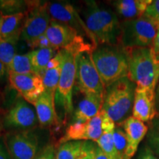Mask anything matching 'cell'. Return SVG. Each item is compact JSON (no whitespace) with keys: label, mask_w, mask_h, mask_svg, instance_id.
Returning a JSON list of instances; mask_svg holds the SVG:
<instances>
[{"label":"cell","mask_w":159,"mask_h":159,"mask_svg":"<svg viewBox=\"0 0 159 159\" xmlns=\"http://www.w3.org/2000/svg\"><path fill=\"white\" fill-rule=\"evenodd\" d=\"M145 15L153 21L159 23V0L152 1L147 8Z\"/></svg>","instance_id":"obj_31"},{"label":"cell","mask_w":159,"mask_h":159,"mask_svg":"<svg viewBox=\"0 0 159 159\" xmlns=\"http://www.w3.org/2000/svg\"><path fill=\"white\" fill-rule=\"evenodd\" d=\"M12 159H34L39 149V139L30 130L10 133L5 137Z\"/></svg>","instance_id":"obj_11"},{"label":"cell","mask_w":159,"mask_h":159,"mask_svg":"<svg viewBox=\"0 0 159 159\" xmlns=\"http://www.w3.org/2000/svg\"><path fill=\"white\" fill-rule=\"evenodd\" d=\"M18 41L19 40L0 39V61L6 66L16 55Z\"/></svg>","instance_id":"obj_27"},{"label":"cell","mask_w":159,"mask_h":159,"mask_svg":"<svg viewBox=\"0 0 159 159\" xmlns=\"http://www.w3.org/2000/svg\"><path fill=\"white\" fill-rule=\"evenodd\" d=\"M2 18H3V16L0 13V33H1V27H2Z\"/></svg>","instance_id":"obj_41"},{"label":"cell","mask_w":159,"mask_h":159,"mask_svg":"<svg viewBox=\"0 0 159 159\" xmlns=\"http://www.w3.org/2000/svg\"><path fill=\"white\" fill-rule=\"evenodd\" d=\"M3 126L8 128L27 130L39 122L36 112L22 97L17 99L2 117Z\"/></svg>","instance_id":"obj_12"},{"label":"cell","mask_w":159,"mask_h":159,"mask_svg":"<svg viewBox=\"0 0 159 159\" xmlns=\"http://www.w3.org/2000/svg\"><path fill=\"white\" fill-rule=\"evenodd\" d=\"M157 22L144 15L121 23L120 46L125 48L152 47L156 35Z\"/></svg>","instance_id":"obj_5"},{"label":"cell","mask_w":159,"mask_h":159,"mask_svg":"<svg viewBox=\"0 0 159 159\" xmlns=\"http://www.w3.org/2000/svg\"><path fill=\"white\" fill-rule=\"evenodd\" d=\"M103 100L104 97L99 95H84V98L79 102L75 111L74 119L75 122H88L96 116L102 110Z\"/></svg>","instance_id":"obj_18"},{"label":"cell","mask_w":159,"mask_h":159,"mask_svg":"<svg viewBox=\"0 0 159 159\" xmlns=\"http://www.w3.org/2000/svg\"><path fill=\"white\" fill-rule=\"evenodd\" d=\"M102 134V119L101 111L88 122H75L66 130L60 140L61 144L72 141L91 140L96 142Z\"/></svg>","instance_id":"obj_13"},{"label":"cell","mask_w":159,"mask_h":159,"mask_svg":"<svg viewBox=\"0 0 159 159\" xmlns=\"http://www.w3.org/2000/svg\"><path fill=\"white\" fill-rule=\"evenodd\" d=\"M28 1L21 0H0V13L2 16H11L27 13Z\"/></svg>","instance_id":"obj_26"},{"label":"cell","mask_w":159,"mask_h":159,"mask_svg":"<svg viewBox=\"0 0 159 159\" xmlns=\"http://www.w3.org/2000/svg\"><path fill=\"white\" fill-rule=\"evenodd\" d=\"M123 49L128 61V78L137 87L145 88L156 94L159 80V63L152 47Z\"/></svg>","instance_id":"obj_2"},{"label":"cell","mask_w":159,"mask_h":159,"mask_svg":"<svg viewBox=\"0 0 159 159\" xmlns=\"http://www.w3.org/2000/svg\"><path fill=\"white\" fill-rule=\"evenodd\" d=\"M136 85L128 77L119 80L105 89L102 108L118 125L128 118L133 109Z\"/></svg>","instance_id":"obj_4"},{"label":"cell","mask_w":159,"mask_h":159,"mask_svg":"<svg viewBox=\"0 0 159 159\" xmlns=\"http://www.w3.org/2000/svg\"><path fill=\"white\" fill-rule=\"evenodd\" d=\"M45 35L57 50L63 49L78 55L82 52L92 53L97 49L91 43L85 42L84 36L73 27L54 20L51 21Z\"/></svg>","instance_id":"obj_6"},{"label":"cell","mask_w":159,"mask_h":159,"mask_svg":"<svg viewBox=\"0 0 159 159\" xmlns=\"http://www.w3.org/2000/svg\"><path fill=\"white\" fill-rule=\"evenodd\" d=\"M48 11L52 20L65 24L76 30L80 34L87 37L95 47L98 45L85 25L84 20L71 4L66 2H48Z\"/></svg>","instance_id":"obj_10"},{"label":"cell","mask_w":159,"mask_h":159,"mask_svg":"<svg viewBox=\"0 0 159 159\" xmlns=\"http://www.w3.org/2000/svg\"><path fill=\"white\" fill-rule=\"evenodd\" d=\"M32 49H47V48H53L52 46L50 41H49L48 38L43 34L33 41V42L28 44Z\"/></svg>","instance_id":"obj_30"},{"label":"cell","mask_w":159,"mask_h":159,"mask_svg":"<svg viewBox=\"0 0 159 159\" xmlns=\"http://www.w3.org/2000/svg\"><path fill=\"white\" fill-rule=\"evenodd\" d=\"M0 159H12L7 148L5 139L0 135Z\"/></svg>","instance_id":"obj_35"},{"label":"cell","mask_w":159,"mask_h":159,"mask_svg":"<svg viewBox=\"0 0 159 159\" xmlns=\"http://www.w3.org/2000/svg\"><path fill=\"white\" fill-rule=\"evenodd\" d=\"M77 55L71 52L63 50V66L57 91L61 105L67 115H71L74 111L72 91L76 80Z\"/></svg>","instance_id":"obj_9"},{"label":"cell","mask_w":159,"mask_h":159,"mask_svg":"<svg viewBox=\"0 0 159 159\" xmlns=\"http://www.w3.org/2000/svg\"><path fill=\"white\" fill-rule=\"evenodd\" d=\"M133 117L143 122H152L157 115L156 94L142 87H137L135 91Z\"/></svg>","instance_id":"obj_15"},{"label":"cell","mask_w":159,"mask_h":159,"mask_svg":"<svg viewBox=\"0 0 159 159\" xmlns=\"http://www.w3.org/2000/svg\"><path fill=\"white\" fill-rule=\"evenodd\" d=\"M62 66L63 63L54 69H47L42 77L45 91L54 98H55V94L58 86Z\"/></svg>","instance_id":"obj_25"},{"label":"cell","mask_w":159,"mask_h":159,"mask_svg":"<svg viewBox=\"0 0 159 159\" xmlns=\"http://www.w3.org/2000/svg\"><path fill=\"white\" fill-rule=\"evenodd\" d=\"M152 48V50H153L155 57H156V61L159 63V23L158 22H157L156 35V37H155Z\"/></svg>","instance_id":"obj_36"},{"label":"cell","mask_w":159,"mask_h":159,"mask_svg":"<svg viewBox=\"0 0 159 159\" xmlns=\"http://www.w3.org/2000/svg\"><path fill=\"white\" fill-rule=\"evenodd\" d=\"M137 159H159L147 145L139 151Z\"/></svg>","instance_id":"obj_34"},{"label":"cell","mask_w":159,"mask_h":159,"mask_svg":"<svg viewBox=\"0 0 159 159\" xmlns=\"http://www.w3.org/2000/svg\"><path fill=\"white\" fill-rule=\"evenodd\" d=\"M96 145L91 142H84L82 152L78 159H94V149Z\"/></svg>","instance_id":"obj_32"},{"label":"cell","mask_w":159,"mask_h":159,"mask_svg":"<svg viewBox=\"0 0 159 159\" xmlns=\"http://www.w3.org/2000/svg\"><path fill=\"white\" fill-rule=\"evenodd\" d=\"M156 107L157 111V115H159V80L157 84L156 89Z\"/></svg>","instance_id":"obj_39"},{"label":"cell","mask_w":159,"mask_h":159,"mask_svg":"<svg viewBox=\"0 0 159 159\" xmlns=\"http://www.w3.org/2000/svg\"><path fill=\"white\" fill-rule=\"evenodd\" d=\"M84 142L72 141L60 145L55 159H78L82 152Z\"/></svg>","instance_id":"obj_23"},{"label":"cell","mask_w":159,"mask_h":159,"mask_svg":"<svg viewBox=\"0 0 159 159\" xmlns=\"http://www.w3.org/2000/svg\"><path fill=\"white\" fill-rule=\"evenodd\" d=\"M51 21L47 2L28 1V11L20 39L29 44L45 34Z\"/></svg>","instance_id":"obj_8"},{"label":"cell","mask_w":159,"mask_h":159,"mask_svg":"<svg viewBox=\"0 0 159 159\" xmlns=\"http://www.w3.org/2000/svg\"><path fill=\"white\" fill-rule=\"evenodd\" d=\"M55 99V98L44 91L33 104L35 107L39 122L42 126H52L57 124V116Z\"/></svg>","instance_id":"obj_19"},{"label":"cell","mask_w":159,"mask_h":159,"mask_svg":"<svg viewBox=\"0 0 159 159\" xmlns=\"http://www.w3.org/2000/svg\"><path fill=\"white\" fill-rule=\"evenodd\" d=\"M8 77V71L7 66L0 61V81L5 80V79Z\"/></svg>","instance_id":"obj_38"},{"label":"cell","mask_w":159,"mask_h":159,"mask_svg":"<svg viewBox=\"0 0 159 159\" xmlns=\"http://www.w3.org/2000/svg\"><path fill=\"white\" fill-rule=\"evenodd\" d=\"M152 0H119L113 2L115 9L125 20L136 19L142 17Z\"/></svg>","instance_id":"obj_20"},{"label":"cell","mask_w":159,"mask_h":159,"mask_svg":"<svg viewBox=\"0 0 159 159\" xmlns=\"http://www.w3.org/2000/svg\"><path fill=\"white\" fill-rule=\"evenodd\" d=\"M7 69L8 73H15V74L20 75L34 73L28 53L25 55L16 54L11 63L7 66Z\"/></svg>","instance_id":"obj_24"},{"label":"cell","mask_w":159,"mask_h":159,"mask_svg":"<svg viewBox=\"0 0 159 159\" xmlns=\"http://www.w3.org/2000/svg\"><path fill=\"white\" fill-rule=\"evenodd\" d=\"M54 48L33 49L28 52L30 60L35 74L41 77L44 74L49 61L55 56Z\"/></svg>","instance_id":"obj_22"},{"label":"cell","mask_w":159,"mask_h":159,"mask_svg":"<svg viewBox=\"0 0 159 159\" xmlns=\"http://www.w3.org/2000/svg\"><path fill=\"white\" fill-rule=\"evenodd\" d=\"M84 18L97 45H120L121 22L114 11L89 1L85 2Z\"/></svg>","instance_id":"obj_1"},{"label":"cell","mask_w":159,"mask_h":159,"mask_svg":"<svg viewBox=\"0 0 159 159\" xmlns=\"http://www.w3.org/2000/svg\"><path fill=\"white\" fill-rule=\"evenodd\" d=\"M148 146L155 155L159 156V119H153L150 122L147 134Z\"/></svg>","instance_id":"obj_28"},{"label":"cell","mask_w":159,"mask_h":159,"mask_svg":"<svg viewBox=\"0 0 159 159\" xmlns=\"http://www.w3.org/2000/svg\"><path fill=\"white\" fill-rule=\"evenodd\" d=\"M101 114L102 119V134L96 143L109 159H122L119 156L114 145V131L116 124L103 110H101Z\"/></svg>","instance_id":"obj_17"},{"label":"cell","mask_w":159,"mask_h":159,"mask_svg":"<svg viewBox=\"0 0 159 159\" xmlns=\"http://www.w3.org/2000/svg\"><path fill=\"white\" fill-rule=\"evenodd\" d=\"M34 159H55V149L53 145H47L42 150V152Z\"/></svg>","instance_id":"obj_33"},{"label":"cell","mask_w":159,"mask_h":159,"mask_svg":"<svg viewBox=\"0 0 159 159\" xmlns=\"http://www.w3.org/2000/svg\"><path fill=\"white\" fill-rule=\"evenodd\" d=\"M8 80L11 86L32 105L45 91L42 77L35 73L27 75L8 73Z\"/></svg>","instance_id":"obj_14"},{"label":"cell","mask_w":159,"mask_h":159,"mask_svg":"<svg viewBox=\"0 0 159 159\" xmlns=\"http://www.w3.org/2000/svg\"><path fill=\"white\" fill-rule=\"evenodd\" d=\"M76 80L77 87L82 94L104 97L105 88L91 52L80 53L76 56Z\"/></svg>","instance_id":"obj_7"},{"label":"cell","mask_w":159,"mask_h":159,"mask_svg":"<svg viewBox=\"0 0 159 159\" xmlns=\"http://www.w3.org/2000/svg\"><path fill=\"white\" fill-rule=\"evenodd\" d=\"M27 13L11 16H3L0 39L19 40Z\"/></svg>","instance_id":"obj_21"},{"label":"cell","mask_w":159,"mask_h":159,"mask_svg":"<svg viewBox=\"0 0 159 159\" xmlns=\"http://www.w3.org/2000/svg\"><path fill=\"white\" fill-rule=\"evenodd\" d=\"M114 142L119 156L123 159L127 148V137L125 130L119 125L114 129Z\"/></svg>","instance_id":"obj_29"},{"label":"cell","mask_w":159,"mask_h":159,"mask_svg":"<svg viewBox=\"0 0 159 159\" xmlns=\"http://www.w3.org/2000/svg\"><path fill=\"white\" fill-rule=\"evenodd\" d=\"M127 137V148L123 159H131L138 150L139 145L148 134V127L142 121L129 116L122 123Z\"/></svg>","instance_id":"obj_16"},{"label":"cell","mask_w":159,"mask_h":159,"mask_svg":"<svg viewBox=\"0 0 159 159\" xmlns=\"http://www.w3.org/2000/svg\"><path fill=\"white\" fill-rule=\"evenodd\" d=\"M2 117H3V115H1L0 114V133H1V131L2 130V128H3V121H2Z\"/></svg>","instance_id":"obj_40"},{"label":"cell","mask_w":159,"mask_h":159,"mask_svg":"<svg viewBox=\"0 0 159 159\" xmlns=\"http://www.w3.org/2000/svg\"><path fill=\"white\" fill-rule=\"evenodd\" d=\"M94 159H109L102 150L99 148L98 145L95 146L94 149Z\"/></svg>","instance_id":"obj_37"},{"label":"cell","mask_w":159,"mask_h":159,"mask_svg":"<svg viewBox=\"0 0 159 159\" xmlns=\"http://www.w3.org/2000/svg\"><path fill=\"white\" fill-rule=\"evenodd\" d=\"M91 56L105 89L128 76V61L122 46L97 47Z\"/></svg>","instance_id":"obj_3"}]
</instances>
